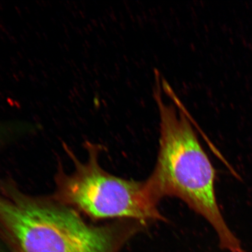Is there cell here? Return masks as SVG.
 Listing matches in <instances>:
<instances>
[{"label": "cell", "mask_w": 252, "mask_h": 252, "mask_svg": "<svg viewBox=\"0 0 252 252\" xmlns=\"http://www.w3.org/2000/svg\"><path fill=\"white\" fill-rule=\"evenodd\" d=\"M154 90L160 116L158 154L147 179L158 201L177 197L210 223L220 247L229 252H246L228 227L216 194V171L198 140L192 116L165 79L156 75Z\"/></svg>", "instance_id": "1"}, {"label": "cell", "mask_w": 252, "mask_h": 252, "mask_svg": "<svg viewBox=\"0 0 252 252\" xmlns=\"http://www.w3.org/2000/svg\"><path fill=\"white\" fill-rule=\"evenodd\" d=\"M146 227L127 219L91 225L58 200L28 196L14 186L0 191V237L9 252H120Z\"/></svg>", "instance_id": "2"}, {"label": "cell", "mask_w": 252, "mask_h": 252, "mask_svg": "<svg viewBox=\"0 0 252 252\" xmlns=\"http://www.w3.org/2000/svg\"><path fill=\"white\" fill-rule=\"evenodd\" d=\"M87 150L86 161L74 158L73 171L59 176L56 200L94 220H133L147 224L166 221L146 180H128L110 174L99 164V147L88 144Z\"/></svg>", "instance_id": "3"}]
</instances>
